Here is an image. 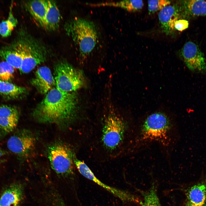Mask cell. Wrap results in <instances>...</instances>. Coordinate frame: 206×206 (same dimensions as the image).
Returning a JSON list of instances; mask_svg holds the SVG:
<instances>
[{"label":"cell","instance_id":"1","mask_svg":"<svg viewBox=\"0 0 206 206\" xmlns=\"http://www.w3.org/2000/svg\"><path fill=\"white\" fill-rule=\"evenodd\" d=\"M80 108L78 96L76 92H65L54 87L37 106L33 115L41 122L62 123L74 119Z\"/></svg>","mask_w":206,"mask_h":206},{"label":"cell","instance_id":"2","mask_svg":"<svg viewBox=\"0 0 206 206\" xmlns=\"http://www.w3.org/2000/svg\"><path fill=\"white\" fill-rule=\"evenodd\" d=\"M177 134V126L167 114L155 112L135 128L133 144L140 148L155 142L168 148L176 142Z\"/></svg>","mask_w":206,"mask_h":206},{"label":"cell","instance_id":"3","mask_svg":"<svg viewBox=\"0 0 206 206\" xmlns=\"http://www.w3.org/2000/svg\"><path fill=\"white\" fill-rule=\"evenodd\" d=\"M102 121L99 138L101 146L109 154L119 152L127 138H130L128 136L133 137L130 134L134 136V132H134L135 128L112 111L109 112Z\"/></svg>","mask_w":206,"mask_h":206},{"label":"cell","instance_id":"4","mask_svg":"<svg viewBox=\"0 0 206 206\" xmlns=\"http://www.w3.org/2000/svg\"><path fill=\"white\" fill-rule=\"evenodd\" d=\"M64 29L78 48L81 57L87 58L98 41V32L95 24L91 21L75 17L66 23Z\"/></svg>","mask_w":206,"mask_h":206},{"label":"cell","instance_id":"5","mask_svg":"<svg viewBox=\"0 0 206 206\" xmlns=\"http://www.w3.org/2000/svg\"><path fill=\"white\" fill-rule=\"evenodd\" d=\"M56 88L70 92L85 87L86 80L83 72L65 60L58 62L54 68Z\"/></svg>","mask_w":206,"mask_h":206},{"label":"cell","instance_id":"6","mask_svg":"<svg viewBox=\"0 0 206 206\" xmlns=\"http://www.w3.org/2000/svg\"><path fill=\"white\" fill-rule=\"evenodd\" d=\"M23 59L19 70L21 73L30 72L46 60L48 52L46 47L37 40L30 37L19 43Z\"/></svg>","mask_w":206,"mask_h":206},{"label":"cell","instance_id":"7","mask_svg":"<svg viewBox=\"0 0 206 206\" xmlns=\"http://www.w3.org/2000/svg\"><path fill=\"white\" fill-rule=\"evenodd\" d=\"M74 155L71 150L62 143L53 145L49 149L48 157L52 169L57 174L68 175L73 171Z\"/></svg>","mask_w":206,"mask_h":206},{"label":"cell","instance_id":"8","mask_svg":"<svg viewBox=\"0 0 206 206\" xmlns=\"http://www.w3.org/2000/svg\"><path fill=\"white\" fill-rule=\"evenodd\" d=\"M181 54L186 65L191 70L202 73L206 72L204 55L196 44L191 41L186 43L182 49Z\"/></svg>","mask_w":206,"mask_h":206},{"label":"cell","instance_id":"9","mask_svg":"<svg viewBox=\"0 0 206 206\" xmlns=\"http://www.w3.org/2000/svg\"><path fill=\"white\" fill-rule=\"evenodd\" d=\"M74 164L80 173L86 178L92 181L104 188L121 200L125 202L138 203L140 199L127 192L109 186L102 182L94 175L90 169L83 161L74 159Z\"/></svg>","mask_w":206,"mask_h":206},{"label":"cell","instance_id":"10","mask_svg":"<svg viewBox=\"0 0 206 206\" xmlns=\"http://www.w3.org/2000/svg\"><path fill=\"white\" fill-rule=\"evenodd\" d=\"M35 143L34 137L23 130L15 132L8 139L7 146L12 152L23 157L34 148Z\"/></svg>","mask_w":206,"mask_h":206},{"label":"cell","instance_id":"11","mask_svg":"<svg viewBox=\"0 0 206 206\" xmlns=\"http://www.w3.org/2000/svg\"><path fill=\"white\" fill-rule=\"evenodd\" d=\"M31 82L42 94H46L55 86L54 77L49 68L46 66L41 67L37 70Z\"/></svg>","mask_w":206,"mask_h":206},{"label":"cell","instance_id":"12","mask_svg":"<svg viewBox=\"0 0 206 206\" xmlns=\"http://www.w3.org/2000/svg\"><path fill=\"white\" fill-rule=\"evenodd\" d=\"M179 9L177 5H168L159 12L158 17L163 31L167 35L171 34L175 30V22L179 19Z\"/></svg>","mask_w":206,"mask_h":206},{"label":"cell","instance_id":"13","mask_svg":"<svg viewBox=\"0 0 206 206\" xmlns=\"http://www.w3.org/2000/svg\"><path fill=\"white\" fill-rule=\"evenodd\" d=\"M23 190L18 184H12L7 188L0 197V206H19L22 199Z\"/></svg>","mask_w":206,"mask_h":206},{"label":"cell","instance_id":"14","mask_svg":"<svg viewBox=\"0 0 206 206\" xmlns=\"http://www.w3.org/2000/svg\"><path fill=\"white\" fill-rule=\"evenodd\" d=\"M185 206H206V186L199 183L191 187L186 194Z\"/></svg>","mask_w":206,"mask_h":206},{"label":"cell","instance_id":"15","mask_svg":"<svg viewBox=\"0 0 206 206\" xmlns=\"http://www.w3.org/2000/svg\"><path fill=\"white\" fill-rule=\"evenodd\" d=\"M27 5L29 11L35 20L45 29L47 0L29 1L27 2Z\"/></svg>","mask_w":206,"mask_h":206},{"label":"cell","instance_id":"16","mask_svg":"<svg viewBox=\"0 0 206 206\" xmlns=\"http://www.w3.org/2000/svg\"><path fill=\"white\" fill-rule=\"evenodd\" d=\"M45 29L54 31L59 27L60 20V14L55 1L47 0V7L45 16Z\"/></svg>","mask_w":206,"mask_h":206},{"label":"cell","instance_id":"17","mask_svg":"<svg viewBox=\"0 0 206 206\" xmlns=\"http://www.w3.org/2000/svg\"><path fill=\"white\" fill-rule=\"evenodd\" d=\"M26 90L24 87L0 80V94L6 99L18 98L24 94Z\"/></svg>","mask_w":206,"mask_h":206},{"label":"cell","instance_id":"18","mask_svg":"<svg viewBox=\"0 0 206 206\" xmlns=\"http://www.w3.org/2000/svg\"><path fill=\"white\" fill-rule=\"evenodd\" d=\"M93 7L110 6L125 9L128 11H135L141 9L144 4L142 0H124L116 2H110L96 3H89Z\"/></svg>","mask_w":206,"mask_h":206},{"label":"cell","instance_id":"19","mask_svg":"<svg viewBox=\"0 0 206 206\" xmlns=\"http://www.w3.org/2000/svg\"><path fill=\"white\" fill-rule=\"evenodd\" d=\"M0 56L15 68L19 69L22 63L23 55L19 44L14 50H0Z\"/></svg>","mask_w":206,"mask_h":206},{"label":"cell","instance_id":"20","mask_svg":"<svg viewBox=\"0 0 206 206\" xmlns=\"http://www.w3.org/2000/svg\"><path fill=\"white\" fill-rule=\"evenodd\" d=\"M183 4L186 11L191 15H206V1L186 0L183 1Z\"/></svg>","mask_w":206,"mask_h":206},{"label":"cell","instance_id":"21","mask_svg":"<svg viewBox=\"0 0 206 206\" xmlns=\"http://www.w3.org/2000/svg\"><path fill=\"white\" fill-rule=\"evenodd\" d=\"M17 23L16 19L10 11L8 19L3 21L0 23V34L3 37L10 36Z\"/></svg>","mask_w":206,"mask_h":206},{"label":"cell","instance_id":"22","mask_svg":"<svg viewBox=\"0 0 206 206\" xmlns=\"http://www.w3.org/2000/svg\"><path fill=\"white\" fill-rule=\"evenodd\" d=\"M144 201L141 206H161L157 195L156 188L153 184L148 191L143 193Z\"/></svg>","mask_w":206,"mask_h":206},{"label":"cell","instance_id":"23","mask_svg":"<svg viewBox=\"0 0 206 206\" xmlns=\"http://www.w3.org/2000/svg\"><path fill=\"white\" fill-rule=\"evenodd\" d=\"M19 117L0 118V129L6 133L12 132L16 128Z\"/></svg>","mask_w":206,"mask_h":206},{"label":"cell","instance_id":"24","mask_svg":"<svg viewBox=\"0 0 206 206\" xmlns=\"http://www.w3.org/2000/svg\"><path fill=\"white\" fill-rule=\"evenodd\" d=\"M14 68L5 61L0 63V80L9 82L13 77Z\"/></svg>","mask_w":206,"mask_h":206},{"label":"cell","instance_id":"25","mask_svg":"<svg viewBox=\"0 0 206 206\" xmlns=\"http://www.w3.org/2000/svg\"><path fill=\"white\" fill-rule=\"evenodd\" d=\"M171 1L166 0H152L148 1V8L150 13L160 11L163 7L169 5Z\"/></svg>","mask_w":206,"mask_h":206},{"label":"cell","instance_id":"26","mask_svg":"<svg viewBox=\"0 0 206 206\" xmlns=\"http://www.w3.org/2000/svg\"><path fill=\"white\" fill-rule=\"evenodd\" d=\"M19 117L17 109L10 106L2 105L0 106V118Z\"/></svg>","mask_w":206,"mask_h":206},{"label":"cell","instance_id":"27","mask_svg":"<svg viewBox=\"0 0 206 206\" xmlns=\"http://www.w3.org/2000/svg\"><path fill=\"white\" fill-rule=\"evenodd\" d=\"M189 25V22L187 21L185 19H179L175 22L174 27L175 29L182 31L187 28Z\"/></svg>","mask_w":206,"mask_h":206},{"label":"cell","instance_id":"28","mask_svg":"<svg viewBox=\"0 0 206 206\" xmlns=\"http://www.w3.org/2000/svg\"><path fill=\"white\" fill-rule=\"evenodd\" d=\"M6 153L4 150L0 148V157L5 155Z\"/></svg>","mask_w":206,"mask_h":206}]
</instances>
